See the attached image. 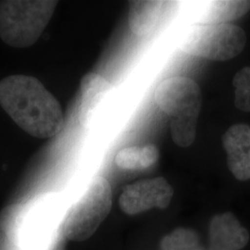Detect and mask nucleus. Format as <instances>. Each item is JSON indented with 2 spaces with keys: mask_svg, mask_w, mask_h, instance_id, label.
I'll list each match as a JSON object with an SVG mask.
<instances>
[{
  "mask_svg": "<svg viewBox=\"0 0 250 250\" xmlns=\"http://www.w3.org/2000/svg\"><path fill=\"white\" fill-rule=\"evenodd\" d=\"M199 246V236L191 228L180 227L165 235L161 242V250H194Z\"/></svg>",
  "mask_w": 250,
  "mask_h": 250,
  "instance_id": "obj_14",
  "label": "nucleus"
},
{
  "mask_svg": "<svg viewBox=\"0 0 250 250\" xmlns=\"http://www.w3.org/2000/svg\"><path fill=\"white\" fill-rule=\"evenodd\" d=\"M58 4L52 0L0 1V38L11 47L32 46L44 33Z\"/></svg>",
  "mask_w": 250,
  "mask_h": 250,
  "instance_id": "obj_4",
  "label": "nucleus"
},
{
  "mask_svg": "<svg viewBox=\"0 0 250 250\" xmlns=\"http://www.w3.org/2000/svg\"><path fill=\"white\" fill-rule=\"evenodd\" d=\"M154 99L161 110L171 118L173 142L182 147L190 146L196 138L202 106V95L197 83L184 76L168 78L157 87Z\"/></svg>",
  "mask_w": 250,
  "mask_h": 250,
  "instance_id": "obj_3",
  "label": "nucleus"
},
{
  "mask_svg": "<svg viewBox=\"0 0 250 250\" xmlns=\"http://www.w3.org/2000/svg\"><path fill=\"white\" fill-rule=\"evenodd\" d=\"M224 148L227 153L228 168L239 181L250 179V127L234 125L223 137Z\"/></svg>",
  "mask_w": 250,
  "mask_h": 250,
  "instance_id": "obj_8",
  "label": "nucleus"
},
{
  "mask_svg": "<svg viewBox=\"0 0 250 250\" xmlns=\"http://www.w3.org/2000/svg\"><path fill=\"white\" fill-rule=\"evenodd\" d=\"M63 219L58 195L47 193L6 207L0 212V230L22 250H62Z\"/></svg>",
  "mask_w": 250,
  "mask_h": 250,
  "instance_id": "obj_2",
  "label": "nucleus"
},
{
  "mask_svg": "<svg viewBox=\"0 0 250 250\" xmlns=\"http://www.w3.org/2000/svg\"><path fill=\"white\" fill-rule=\"evenodd\" d=\"M250 9V1L229 0L209 1L202 17L206 24H224L246 15Z\"/></svg>",
  "mask_w": 250,
  "mask_h": 250,
  "instance_id": "obj_12",
  "label": "nucleus"
},
{
  "mask_svg": "<svg viewBox=\"0 0 250 250\" xmlns=\"http://www.w3.org/2000/svg\"><path fill=\"white\" fill-rule=\"evenodd\" d=\"M234 87V105L238 109L250 112V67L236 72L232 79Z\"/></svg>",
  "mask_w": 250,
  "mask_h": 250,
  "instance_id": "obj_15",
  "label": "nucleus"
},
{
  "mask_svg": "<svg viewBox=\"0 0 250 250\" xmlns=\"http://www.w3.org/2000/svg\"><path fill=\"white\" fill-rule=\"evenodd\" d=\"M173 4L168 1H131L128 13L131 31L139 36L151 34L168 17Z\"/></svg>",
  "mask_w": 250,
  "mask_h": 250,
  "instance_id": "obj_9",
  "label": "nucleus"
},
{
  "mask_svg": "<svg viewBox=\"0 0 250 250\" xmlns=\"http://www.w3.org/2000/svg\"><path fill=\"white\" fill-rule=\"evenodd\" d=\"M111 206L112 192L108 181L102 176L95 177L64 215L65 237L72 241L88 239L109 214Z\"/></svg>",
  "mask_w": 250,
  "mask_h": 250,
  "instance_id": "obj_5",
  "label": "nucleus"
},
{
  "mask_svg": "<svg viewBox=\"0 0 250 250\" xmlns=\"http://www.w3.org/2000/svg\"><path fill=\"white\" fill-rule=\"evenodd\" d=\"M194 250H207L204 249V248H202V247H198L197 249H195Z\"/></svg>",
  "mask_w": 250,
  "mask_h": 250,
  "instance_id": "obj_17",
  "label": "nucleus"
},
{
  "mask_svg": "<svg viewBox=\"0 0 250 250\" xmlns=\"http://www.w3.org/2000/svg\"><path fill=\"white\" fill-rule=\"evenodd\" d=\"M246 44L247 36L241 27L232 23H200L188 29L181 46L189 55L224 62L238 56Z\"/></svg>",
  "mask_w": 250,
  "mask_h": 250,
  "instance_id": "obj_6",
  "label": "nucleus"
},
{
  "mask_svg": "<svg viewBox=\"0 0 250 250\" xmlns=\"http://www.w3.org/2000/svg\"><path fill=\"white\" fill-rule=\"evenodd\" d=\"M159 159V150L153 145L145 146H129L120 150L115 157V163L122 170H145Z\"/></svg>",
  "mask_w": 250,
  "mask_h": 250,
  "instance_id": "obj_13",
  "label": "nucleus"
},
{
  "mask_svg": "<svg viewBox=\"0 0 250 250\" xmlns=\"http://www.w3.org/2000/svg\"><path fill=\"white\" fill-rule=\"evenodd\" d=\"M207 250H232L227 249V248H224V247H221V246H218V245H209V248Z\"/></svg>",
  "mask_w": 250,
  "mask_h": 250,
  "instance_id": "obj_16",
  "label": "nucleus"
},
{
  "mask_svg": "<svg viewBox=\"0 0 250 250\" xmlns=\"http://www.w3.org/2000/svg\"><path fill=\"white\" fill-rule=\"evenodd\" d=\"M173 189L163 177L147 179L129 185L123 191L119 204L128 215H136L146 210L166 208L170 205Z\"/></svg>",
  "mask_w": 250,
  "mask_h": 250,
  "instance_id": "obj_7",
  "label": "nucleus"
},
{
  "mask_svg": "<svg viewBox=\"0 0 250 250\" xmlns=\"http://www.w3.org/2000/svg\"><path fill=\"white\" fill-rule=\"evenodd\" d=\"M210 245H218L229 250H241L247 247L250 232L232 212L215 215L208 227Z\"/></svg>",
  "mask_w": 250,
  "mask_h": 250,
  "instance_id": "obj_11",
  "label": "nucleus"
},
{
  "mask_svg": "<svg viewBox=\"0 0 250 250\" xmlns=\"http://www.w3.org/2000/svg\"><path fill=\"white\" fill-rule=\"evenodd\" d=\"M111 89L110 83L99 73L89 72L82 78L79 121L83 127L88 128L94 123Z\"/></svg>",
  "mask_w": 250,
  "mask_h": 250,
  "instance_id": "obj_10",
  "label": "nucleus"
},
{
  "mask_svg": "<svg viewBox=\"0 0 250 250\" xmlns=\"http://www.w3.org/2000/svg\"><path fill=\"white\" fill-rule=\"evenodd\" d=\"M0 106L19 127L37 138H51L64 126L58 99L35 77L11 75L0 82Z\"/></svg>",
  "mask_w": 250,
  "mask_h": 250,
  "instance_id": "obj_1",
  "label": "nucleus"
}]
</instances>
